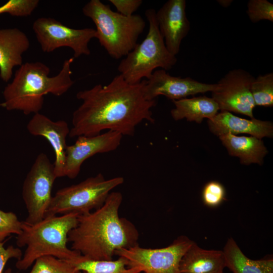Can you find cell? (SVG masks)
<instances>
[{
  "instance_id": "obj_18",
  "label": "cell",
  "mask_w": 273,
  "mask_h": 273,
  "mask_svg": "<svg viewBox=\"0 0 273 273\" xmlns=\"http://www.w3.org/2000/svg\"><path fill=\"white\" fill-rule=\"evenodd\" d=\"M225 267L222 251L204 249L194 241L183 255L179 263L180 273H219L223 271Z\"/></svg>"
},
{
  "instance_id": "obj_9",
  "label": "cell",
  "mask_w": 273,
  "mask_h": 273,
  "mask_svg": "<svg viewBox=\"0 0 273 273\" xmlns=\"http://www.w3.org/2000/svg\"><path fill=\"white\" fill-rule=\"evenodd\" d=\"M192 242L183 235L165 247L146 248L138 244L119 250L115 255L125 259L129 267L141 268L142 273H180V260Z\"/></svg>"
},
{
  "instance_id": "obj_29",
  "label": "cell",
  "mask_w": 273,
  "mask_h": 273,
  "mask_svg": "<svg viewBox=\"0 0 273 273\" xmlns=\"http://www.w3.org/2000/svg\"><path fill=\"white\" fill-rule=\"evenodd\" d=\"M116 9L117 12L125 16L134 15L142 5V0H109Z\"/></svg>"
},
{
  "instance_id": "obj_15",
  "label": "cell",
  "mask_w": 273,
  "mask_h": 273,
  "mask_svg": "<svg viewBox=\"0 0 273 273\" xmlns=\"http://www.w3.org/2000/svg\"><path fill=\"white\" fill-rule=\"evenodd\" d=\"M26 127L31 134L43 137L49 142L55 154L53 165L55 175L57 178L64 177L66 138L70 129L67 122L63 120L54 121L38 113L34 114Z\"/></svg>"
},
{
  "instance_id": "obj_13",
  "label": "cell",
  "mask_w": 273,
  "mask_h": 273,
  "mask_svg": "<svg viewBox=\"0 0 273 273\" xmlns=\"http://www.w3.org/2000/svg\"><path fill=\"white\" fill-rule=\"evenodd\" d=\"M122 136L119 132L109 130L94 136H78L74 144L66 148L64 176L71 179L76 177L86 159L98 153L116 150L120 145Z\"/></svg>"
},
{
  "instance_id": "obj_31",
  "label": "cell",
  "mask_w": 273,
  "mask_h": 273,
  "mask_svg": "<svg viewBox=\"0 0 273 273\" xmlns=\"http://www.w3.org/2000/svg\"><path fill=\"white\" fill-rule=\"evenodd\" d=\"M217 3L222 7L227 8L233 3L232 0H218Z\"/></svg>"
},
{
  "instance_id": "obj_6",
  "label": "cell",
  "mask_w": 273,
  "mask_h": 273,
  "mask_svg": "<svg viewBox=\"0 0 273 273\" xmlns=\"http://www.w3.org/2000/svg\"><path fill=\"white\" fill-rule=\"evenodd\" d=\"M145 16L149 22L146 37L141 43H138L118 66L119 74L130 84L148 79L156 68H161L166 71L171 69L177 60L166 47L159 30L156 11L154 9H147Z\"/></svg>"
},
{
  "instance_id": "obj_12",
  "label": "cell",
  "mask_w": 273,
  "mask_h": 273,
  "mask_svg": "<svg viewBox=\"0 0 273 273\" xmlns=\"http://www.w3.org/2000/svg\"><path fill=\"white\" fill-rule=\"evenodd\" d=\"M216 87V83H206L190 77L173 76L161 69L155 70L151 76L146 79L144 94L149 101L155 100L160 95L174 101L198 94L212 92Z\"/></svg>"
},
{
  "instance_id": "obj_8",
  "label": "cell",
  "mask_w": 273,
  "mask_h": 273,
  "mask_svg": "<svg viewBox=\"0 0 273 273\" xmlns=\"http://www.w3.org/2000/svg\"><path fill=\"white\" fill-rule=\"evenodd\" d=\"M56 178L53 164L45 153H39L22 186V198L28 213L26 222L33 224L44 217L52 198V188Z\"/></svg>"
},
{
  "instance_id": "obj_32",
  "label": "cell",
  "mask_w": 273,
  "mask_h": 273,
  "mask_svg": "<svg viewBox=\"0 0 273 273\" xmlns=\"http://www.w3.org/2000/svg\"><path fill=\"white\" fill-rule=\"evenodd\" d=\"M5 273H13V272L11 268H8V269L6 270V271H5Z\"/></svg>"
},
{
  "instance_id": "obj_10",
  "label": "cell",
  "mask_w": 273,
  "mask_h": 273,
  "mask_svg": "<svg viewBox=\"0 0 273 273\" xmlns=\"http://www.w3.org/2000/svg\"><path fill=\"white\" fill-rule=\"evenodd\" d=\"M32 29L41 50L51 53L62 47L73 52V58L90 54L88 44L96 38V29L92 28L74 29L50 17H40L33 23Z\"/></svg>"
},
{
  "instance_id": "obj_25",
  "label": "cell",
  "mask_w": 273,
  "mask_h": 273,
  "mask_svg": "<svg viewBox=\"0 0 273 273\" xmlns=\"http://www.w3.org/2000/svg\"><path fill=\"white\" fill-rule=\"evenodd\" d=\"M247 7V14L252 22H273V4L267 0H249Z\"/></svg>"
},
{
  "instance_id": "obj_4",
  "label": "cell",
  "mask_w": 273,
  "mask_h": 273,
  "mask_svg": "<svg viewBox=\"0 0 273 273\" xmlns=\"http://www.w3.org/2000/svg\"><path fill=\"white\" fill-rule=\"evenodd\" d=\"M78 215L67 214L44 217L30 224L22 221L21 231L17 236L18 247L26 246L21 258L16 263L20 270L28 269L38 258L52 256L73 263L81 255L68 248L69 232L77 223Z\"/></svg>"
},
{
  "instance_id": "obj_20",
  "label": "cell",
  "mask_w": 273,
  "mask_h": 273,
  "mask_svg": "<svg viewBox=\"0 0 273 273\" xmlns=\"http://www.w3.org/2000/svg\"><path fill=\"white\" fill-rule=\"evenodd\" d=\"M225 266L233 273H273V257L267 255L258 259L247 257L235 241L228 239L222 250Z\"/></svg>"
},
{
  "instance_id": "obj_26",
  "label": "cell",
  "mask_w": 273,
  "mask_h": 273,
  "mask_svg": "<svg viewBox=\"0 0 273 273\" xmlns=\"http://www.w3.org/2000/svg\"><path fill=\"white\" fill-rule=\"evenodd\" d=\"M38 0H9L0 6V15L8 13L16 17H27L37 7Z\"/></svg>"
},
{
  "instance_id": "obj_19",
  "label": "cell",
  "mask_w": 273,
  "mask_h": 273,
  "mask_svg": "<svg viewBox=\"0 0 273 273\" xmlns=\"http://www.w3.org/2000/svg\"><path fill=\"white\" fill-rule=\"evenodd\" d=\"M222 145L232 156L239 158L242 164L262 165L268 151L261 139L253 136H237L226 133L219 136Z\"/></svg>"
},
{
  "instance_id": "obj_5",
  "label": "cell",
  "mask_w": 273,
  "mask_h": 273,
  "mask_svg": "<svg viewBox=\"0 0 273 273\" xmlns=\"http://www.w3.org/2000/svg\"><path fill=\"white\" fill-rule=\"evenodd\" d=\"M82 11L95 24L96 38L100 45L117 60L125 57L134 48L146 25L140 15L124 16L100 0H90Z\"/></svg>"
},
{
  "instance_id": "obj_21",
  "label": "cell",
  "mask_w": 273,
  "mask_h": 273,
  "mask_svg": "<svg viewBox=\"0 0 273 273\" xmlns=\"http://www.w3.org/2000/svg\"><path fill=\"white\" fill-rule=\"evenodd\" d=\"M175 107L171 115L177 121L186 118L189 121L201 123L204 118L211 119L219 110L216 102L205 96L172 101Z\"/></svg>"
},
{
  "instance_id": "obj_33",
  "label": "cell",
  "mask_w": 273,
  "mask_h": 273,
  "mask_svg": "<svg viewBox=\"0 0 273 273\" xmlns=\"http://www.w3.org/2000/svg\"><path fill=\"white\" fill-rule=\"evenodd\" d=\"M219 273H224V272H223V271H222V272H219Z\"/></svg>"
},
{
  "instance_id": "obj_23",
  "label": "cell",
  "mask_w": 273,
  "mask_h": 273,
  "mask_svg": "<svg viewBox=\"0 0 273 273\" xmlns=\"http://www.w3.org/2000/svg\"><path fill=\"white\" fill-rule=\"evenodd\" d=\"M251 92L256 106H273V73L259 75L254 78Z\"/></svg>"
},
{
  "instance_id": "obj_24",
  "label": "cell",
  "mask_w": 273,
  "mask_h": 273,
  "mask_svg": "<svg viewBox=\"0 0 273 273\" xmlns=\"http://www.w3.org/2000/svg\"><path fill=\"white\" fill-rule=\"evenodd\" d=\"M29 273H82L70 262L52 256L36 259Z\"/></svg>"
},
{
  "instance_id": "obj_16",
  "label": "cell",
  "mask_w": 273,
  "mask_h": 273,
  "mask_svg": "<svg viewBox=\"0 0 273 273\" xmlns=\"http://www.w3.org/2000/svg\"><path fill=\"white\" fill-rule=\"evenodd\" d=\"M211 132L218 137L226 133L236 135L247 133L259 139L272 138L273 124L254 118L247 119L240 118L228 111H221L213 118L208 119Z\"/></svg>"
},
{
  "instance_id": "obj_22",
  "label": "cell",
  "mask_w": 273,
  "mask_h": 273,
  "mask_svg": "<svg viewBox=\"0 0 273 273\" xmlns=\"http://www.w3.org/2000/svg\"><path fill=\"white\" fill-rule=\"evenodd\" d=\"M71 263L82 273H142L140 267H129L126 260L122 257L115 260H95L81 255Z\"/></svg>"
},
{
  "instance_id": "obj_3",
  "label": "cell",
  "mask_w": 273,
  "mask_h": 273,
  "mask_svg": "<svg viewBox=\"0 0 273 273\" xmlns=\"http://www.w3.org/2000/svg\"><path fill=\"white\" fill-rule=\"evenodd\" d=\"M74 59H66L59 73L51 77L50 68L42 62L23 63L15 72L12 82L5 87V101L0 106L8 110L20 111L25 115L39 113L45 95L62 96L74 84L71 68Z\"/></svg>"
},
{
  "instance_id": "obj_11",
  "label": "cell",
  "mask_w": 273,
  "mask_h": 273,
  "mask_svg": "<svg viewBox=\"0 0 273 273\" xmlns=\"http://www.w3.org/2000/svg\"><path fill=\"white\" fill-rule=\"evenodd\" d=\"M254 77L242 69L230 70L217 82L212 92V98L217 104L219 110L235 112L253 118L255 107L251 92Z\"/></svg>"
},
{
  "instance_id": "obj_27",
  "label": "cell",
  "mask_w": 273,
  "mask_h": 273,
  "mask_svg": "<svg viewBox=\"0 0 273 273\" xmlns=\"http://www.w3.org/2000/svg\"><path fill=\"white\" fill-rule=\"evenodd\" d=\"M202 198L206 206L212 208L217 207L225 200V188L218 181H209L203 188Z\"/></svg>"
},
{
  "instance_id": "obj_17",
  "label": "cell",
  "mask_w": 273,
  "mask_h": 273,
  "mask_svg": "<svg viewBox=\"0 0 273 273\" xmlns=\"http://www.w3.org/2000/svg\"><path fill=\"white\" fill-rule=\"evenodd\" d=\"M30 47L27 35L17 28L0 29V77L8 82L13 75V68L21 66L23 54Z\"/></svg>"
},
{
  "instance_id": "obj_28",
  "label": "cell",
  "mask_w": 273,
  "mask_h": 273,
  "mask_svg": "<svg viewBox=\"0 0 273 273\" xmlns=\"http://www.w3.org/2000/svg\"><path fill=\"white\" fill-rule=\"evenodd\" d=\"M22 221L12 212H4L0 209V242L11 234L18 235L21 231Z\"/></svg>"
},
{
  "instance_id": "obj_1",
  "label": "cell",
  "mask_w": 273,
  "mask_h": 273,
  "mask_svg": "<svg viewBox=\"0 0 273 273\" xmlns=\"http://www.w3.org/2000/svg\"><path fill=\"white\" fill-rule=\"evenodd\" d=\"M145 80L130 84L119 74L107 85L79 91L76 97L81 104L73 112L69 136H94L105 130L132 136L142 121L154 123L151 109L156 100L145 98Z\"/></svg>"
},
{
  "instance_id": "obj_14",
  "label": "cell",
  "mask_w": 273,
  "mask_h": 273,
  "mask_svg": "<svg viewBox=\"0 0 273 273\" xmlns=\"http://www.w3.org/2000/svg\"><path fill=\"white\" fill-rule=\"evenodd\" d=\"M185 0H168L156 11L159 32L168 51L176 56L183 39L190 30Z\"/></svg>"
},
{
  "instance_id": "obj_30",
  "label": "cell",
  "mask_w": 273,
  "mask_h": 273,
  "mask_svg": "<svg viewBox=\"0 0 273 273\" xmlns=\"http://www.w3.org/2000/svg\"><path fill=\"white\" fill-rule=\"evenodd\" d=\"M4 244V242H0V273H3L9 260L12 258L19 260L22 256V251L19 248L13 246H9L5 248Z\"/></svg>"
},
{
  "instance_id": "obj_2",
  "label": "cell",
  "mask_w": 273,
  "mask_h": 273,
  "mask_svg": "<svg viewBox=\"0 0 273 273\" xmlns=\"http://www.w3.org/2000/svg\"><path fill=\"white\" fill-rule=\"evenodd\" d=\"M122 199L120 192H111L101 207L79 215L68 236L71 249L88 259L110 260L116 251L138 245L136 228L119 215Z\"/></svg>"
},
{
  "instance_id": "obj_7",
  "label": "cell",
  "mask_w": 273,
  "mask_h": 273,
  "mask_svg": "<svg viewBox=\"0 0 273 273\" xmlns=\"http://www.w3.org/2000/svg\"><path fill=\"white\" fill-rule=\"evenodd\" d=\"M123 182L121 176L106 179L99 173L77 184L62 188L52 196L44 217L88 213L101 207L112 191Z\"/></svg>"
}]
</instances>
